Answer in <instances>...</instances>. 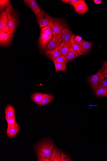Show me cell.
<instances>
[{
	"instance_id": "6da1fadb",
	"label": "cell",
	"mask_w": 107,
	"mask_h": 161,
	"mask_svg": "<svg viewBox=\"0 0 107 161\" xmlns=\"http://www.w3.org/2000/svg\"><path fill=\"white\" fill-rule=\"evenodd\" d=\"M55 146V145L51 141L43 142L37 145L36 148L37 154L50 159L53 150Z\"/></svg>"
},
{
	"instance_id": "7a4b0ae2",
	"label": "cell",
	"mask_w": 107,
	"mask_h": 161,
	"mask_svg": "<svg viewBox=\"0 0 107 161\" xmlns=\"http://www.w3.org/2000/svg\"><path fill=\"white\" fill-rule=\"evenodd\" d=\"M51 28L53 32V37L55 38L61 34L62 31L67 27L66 24L63 20L52 18L49 25Z\"/></svg>"
},
{
	"instance_id": "3957f363",
	"label": "cell",
	"mask_w": 107,
	"mask_h": 161,
	"mask_svg": "<svg viewBox=\"0 0 107 161\" xmlns=\"http://www.w3.org/2000/svg\"><path fill=\"white\" fill-rule=\"evenodd\" d=\"M8 15V26L9 33L13 35L15 32L17 25V17L11 5L6 9Z\"/></svg>"
},
{
	"instance_id": "277c9868",
	"label": "cell",
	"mask_w": 107,
	"mask_h": 161,
	"mask_svg": "<svg viewBox=\"0 0 107 161\" xmlns=\"http://www.w3.org/2000/svg\"><path fill=\"white\" fill-rule=\"evenodd\" d=\"M104 78L101 70L99 69L97 73L90 76L89 77L88 80L92 89H94L96 87L100 85L101 82Z\"/></svg>"
},
{
	"instance_id": "5b68a950",
	"label": "cell",
	"mask_w": 107,
	"mask_h": 161,
	"mask_svg": "<svg viewBox=\"0 0 107 161\" xmlns=\"http://www.w3.org/2000/svg\"><path fill=\"white\" fill-rule=\"evenodd\" d=\"M8 15L6 9L2 10L0 15V32H9Z\"/></svg>"
},
{
	"instance_id": "8992f818",
	"label": "cell",
	"mask_w": 107,
	"mask_h": 161,
	"mask_svg": "<svg viewBox=\"0 0 107 161\" xmlns=\"http://www.w3.org/2000/svg\"><path fill=\"white\" fill-rule=\"evenodd\" d=\"M53 38V36L41 31L39 44L41 50L43 51L48 44Z\"/></svg>"
},
{
	"instance_id": "52a82bcc",
	"label": "cell",
	"mask_w": 107,
	"mask_h": 161,
	"mask_svg": "<svg viewBox=\"0 0 107 161\" xmlns=\"http://www.w3.org/2000/svg\"><path fill=\"white\" fill-rule=\"evenodd\" d=\"M73 6L76 12L79 14H84L89 10L87 4L84 0H78Z\"/></svg>"
},
{
	"instance_id": "ba28073f",
	"label": "cell",
	"mask_w": 107,
	"mask_h": 161,
	"mask_svg": "<svg viewBox=\"0 0 107 161\" xmlns=\"http://www.w3.org/2000/svg\"><path fill=\"white\" fill-rule=\"evenodd\" d=\"M37 18L40 27L41 28L49 25L51 17L41 10V13L37 15Z\"/></svg>"
},
{
	"instance_id": "9c48e42d",
	"label": "cell",
	"mask_w": 107,
	"mask_h": 161,
	"mask_svg": "<svg viewBox=\"0 0 107 161\" xmlns=\"http://www.w3.org/2000/svg\"><path fill=\"white\" fill-rule=\"evenodd\" d=\"M61 34L53 38L45 48V51H51L54 50L58 48L62 42Z\"/></svg>"
},
{
	"instance_id": "30bf717a",
	"label": "cell",
	"mask_w": 107,
	"mask_h": 161,
	"mask_svg": "<svg viewBox=\"0 0 107 161\" xmlns=\"http://www.w3.org/2000/svg\"><path fill=\"white\" fill-rule=\"evenodd\" d=\"M25 4L33 12L36 16L39 14L41 10L35 0H24Z\"/></svg>"
},
{
	"instance_id": "8fae6325",
	"label": "cell",
	"mask_w": 107,
	"mask_h": 161,
	"mask_svg": "<svg viewBox=\"0 0 107 161\" xmlns=\"http://www.w3.org/2000/svg\"><path fill=\"white\" fill-rule=\"evenodd\" d=\"M13 38L9 32H0V44L2 46L8 45Z\"/></svg>"
},
{
	"instance_id": "7c38bea8",
	"label": "cell",
	"mask_w": 107,
	"mask_h": 161,
	"mask_svg": "<svg viewBox=\"0 0 107 161\" xmlns=\"http://www.w3.org/2000/svg\"><path fill=\"white\" fill-rule=\"evenodd\" d=\"M71 47H72L71 40L68 42L62 41L59 46L60 51V56H63L66 58L68 51Z\"/></svg>"
},
{
	"instance_id": "4fadbf2b",
	"label": "cell",
	"mask_w": 107,
	"mask_h": 161,
	"mask_svg": "<svg viewBox=\"0 0 107 161\" xmlns=\"http://www.w3.org/2000/svg\"><path fill=\"white\" fill-rule=\"evenodd\" d=\"M79 49L82 55H85L88 52L91 48L92 43L83 40L79 44Z\"/></svg>"
},
{
	"instance_id": "5bb4252c",
	"label": "cell",
	"mask_w": 107,
	"mask_h": 161,
	"mask_svg": "<svg viewBox=\"0 0 107 161\" xmlns=\"http://www.w3.org/2000/svg\"><path fill=\"white\" fill-rule=\"evenodd\" d=\"M94 90L95 95L97 97H107V87L99 85L95 88Z\"/></svg>"
},
{
	"instance_id": "9a60e30c",
	"label": "cell",
	"mask_w": 107,
	"mask_h": 161,
	"mask_svg": "<svg viewBox=\"0 0 107 161\" xmlns=\"http://www.w3.org/2000/svg\"><path fill=\"white\" fill-rule=\"evenodd\" d=\"M61 34L62 41L64 42H68L73 35L68 27L63 30Z\"/></svg>"
},
{
	"instance_id": "2e32d148",
	"label": "cell",
	"mask_w": 107,
	"mask_h": 161,
	"mask_svg": "<svg viewBox=\"0 0 107 161\" xmlns=\"http://www.w3.org/2000/svg\"><path fill=\"white\" fill-rule=\"evenodd\" d=\"M45 54L48 58L52 61L60 56V51L59 47L54 50L51 51H45Z\"/></svg>"
},
{
	"instance_id": "e0dca14e",
	"label": "cell",
	"mask_w": 107,
	"mask_h": 161,
	"mask_svg": "<svg viewBox=\"0 0 107 161\" xmlns=\"http://www.w3.org/2000/svg\"><path fill=\"white\" fill-rule=\"evenodd\" d=\"M61 152L60 150L57 147H55L53 150L51 155V161H61Z\"/></svg>"
},
{
	"instance_id": "ac0fdd59",
	"label": "cell",
	"mask_w": 107,
	"mask_h": 161,
	"mask_svg": "<svg viewBox=\"0 0 107 161\" xmlns=\"http://www.w3.org/2000/svg\"><path fill=\"white\" fill-rule=\"evenodd\" d=\"M80 55L77 51L74 50L72 47L70 48L66 58L68 60L73 61Z\"/></svg>"
},
{
	"instance_id": "d6986e66",
	"label": "cell",
	"mask_w": 107,
	"mask_h": 161,
	"mask_svg": "<svg viewBox=\"0 0 107 161\" xmlns=\"http://www.w3.org/2000/svg\"><path fill=\"white\" fill-rule=\"evenodd\" d=\"M20 127L17 123L16 126L14 128H11L8 126L7 134L8 137L12 138L16 136L18 132Z\"/></svg>"
},
{
	"instance_id": "ffe728a7",
	"label": "cell",
	"mask_w": 107,
	"mask_h": 161,
	"mask_svg": "<svg viewBox=\"0 0 107 161\" xmlns=\"http://www.w3.org/2000/svg\"><path fill=\"white\" fill-rule=\"evenodd\" d=\"M46 94L44 93L37 92L34 93L31 96V100L36 104L41 102L46 97Z\"/></svg>"
},
{
	"instance_id": "44dd1931",
	"label": "cell",
	"mask_w": 107,
	"mask_h": 161,
	"mask_svg": "<svg viewBox=\"0 0 107 161\" xmlns=\"http://www.w3.org/2000/svg\"><path fill=\"white\" fill-rule=\"evenodd\" d=\"M5 116L8 118H10L15 116V109L13 106L10 105L7 106L5 108Z\"/></svg>"
},
{
	"instance_id": "7402d4cb",
	"label": "cell",
	"mask_w": 107,
	"mask_h": 161,
	"mask_svg": "<svg viewBox=\"0 0 107 161\" xmlns=\"http://www.w3.org/2000/svg\"><path fill=\"white\" fill-rule=\"evenodd\" d=\"M54 97L50 94H46V97L41 102L37 103V104L41 106H44L51 102L53 100Z\"/></svg>"
},
{
	"instance_id": "603a6c76",
	"label": "cell",
	"mask_w": 107,
	"mask_h": 161,
	"mask_svg": "<svg viewBox=\"0 0 107 161\" xmlns=\"http://www.w3.org/2000/svg\"><path fill=\"white\" fill-rule=\"evenodd\" d=\"M54 64L56 69V73L59 71L66 72V64L57 63L55 61H53Z\"/></svg>"
},
{
	"instance_id": "cb8c5ba5",
	"label": "cell",
	"mask_w": 107,
	"mask_h": 161,
	"mask_svg": "<svg viewBox=\"0 0 107 161\" xmlns=\"http://www.w3.org/2000/svg\"><path fill=\"white\" fill-rule=\"evenodd\" d=\"M76 35L73 34L71 39V41L72 44V46L73 48L76 51L78 52L79 54L80 55H82L81 52L80 51L79 49V44L75 42L74 41V38L75 37Z\"/></svg>"
},
{
	"instance_id": "d4e9b609",
	"label": "cell",
	"mask_w": 107,
	"mask_h": 161,
	"mask_svg": "<svg viewBox=\"0 0 107 161\" xmlns=\"http://www.w3.org/2000/svg\"><path fill=\"white\" fill-rule=\"evenodd\" d=\"M6 118L8 126L11 128H14L17 125V123L16 122L15 116L10 118H8L6 117Z\"/></svg>"
},
{
	"instance_id": "484cf974",
	"label": "cell",
	"mask_w": 107,
	"mask_h": 161,
	"mask_svg": "<svg viewBox=\"0 0 107 161\" xmlns=\"http://www.w3.org/2000/svg\"><path fill=\"white\" fill-rule=\"evenodd\" d=\"M10 1L9 0H1L0 1V7L1 9H3L5 8H7L11 5Z\"/></svg>"
},
{
	"instance_id": "4316f807",
	"label": "cell",
	"mask_w": 107,
	"mask_h": 161,
	"mask_svg": "<svg viewBox=\"0 0 107 161\" xmlns=\"http://www.w3.org/2000/svg\"><path fill=\"white\" fill-rule=\"evenodd\" d=\"M53 61L66 64L69 62V61L65 57L62 56L58 57V58L53 60Z\"/></svg>"
},
{
	"instance_id": "83f0119b",
	"label": "cell",
	"mask_w": 107,
	"mask_h": 161,
	"mask_svg": "<svg viewBox=\"0 0 107 161\" xmlns=\"http://www.w3.org/2000/svg\"><path fill=\"white\" fill-rule=\"evenodd\" d=\"M41 31L44 32L46 34L53 36L52 30L49 25L47 26L42 28L41 29Z\"/></svg>"
},
{
	"instance_id": "f1b7e54d",
	"label": "cell",
	"mask_w": 107,
	"mask_h": 161,
	"mask_svg": "<svg viewBox=\"0 0 107 161\" xmlns=\"http://www.w3.org/2000/svg\"><path fill=\"white\" fill-rule=\"evenodd\" d=\"M61 161H71V159L69 158L66 154L63 152H61Z\"/></svg>"
},
{
	"instance_id": "f546056e",
	"label": "cell",
	"mask_w": 107,
	"mask_h": 161,
	"mask_svg": "<svg viewBox=\"0 0 107 161\" xmlns=\"http://www.w3.org/2000/svg\"><path fill=\"white\" fill-rule=\"evenodd\" d=\"M78 1V0H62L61 1L68 4L73 5V6L75 3L77 2Z\"/></svg>"
},
{
	"instance_id": "4dcf8cb0",
	"label": "cell",
	"mask_w": 107,
	"mask_h": 161,
	"mask_svg": "<svg viewBox=\"0 0 107 161\" xmlns=\"http://www.w3.org/2000/svg\"><path fill=\"white\" fill-rule=\"evenodd\" d=\"M83 40V39L79 35L76 36L74 38V41H75V42L79 44Z\"/></svg>"
},
{
	"instance_id": "1f68e13d",
	"label": "cell",
	"mask_w": 107,
	"mask_h": 161,
	"mask_svg": "<svg viewBox=\"0 0 107 161\" xmlns=\"http://www.w3.org/2000/svg\"><path fill=\"white\" fill-rule=\"evenodd\" d=\"M101 71L102 74L104 77L107 79V70L104 66H103Z\"/></svg>"
},
{
	"instance_id": "d6a6232c",
	"label": "cell",
	"mask_w": 107,
	"mask_h": 161,
	"mask_svg": "<svg viewBox=\"0 0 107 161\" xmlns=\"http://www.w3.org/2000/svg\"><path fill=\"white\" fill-rule=\"evenodd\" d=\"M38 161H50V159H47L44 157H43L41 156L38 155Z\"/></svg>"
},
{
	"instance_id": "836d02e7",
	"label": "cell",
	"mask_w": 107,
	"mask_h": 161,
	"mask_svg": "<svg viewBox=\"0 0 107 161\" xmlns=\"http://www.w3.org/2000/svg\"><path fill=\"white\" fill-rule=\"evenodd\" d=\"M100 85L107 87V79L105 78L104 79H103L100 83Z\"/></svg>"
},
{
	"instance_id": "e575fe53",
	"label": "cell",
	"mask_w": 107,
	"mask_h": 161,
	"mask_svg": "<svg viewBox=\"0 0 107 161\" xmlns=\"http://www.w3.org/2000/svg\"><path fill=\"white\" fill-rule=\"evenodd\" d=\"M93 1L96 4H100L102 2V0H94Z\"/></svg>"
},
{
	"instance_id": "d590c367",
	"label": "cell",
	"mask_w": 107,
	"mask_h": 161,
	"mask_svg": "<svg viewBox=\"0 0 107 161\" xmlns=\"http://www.w3.org/2000/svg\"><path fill=\"white\" fill-rule=\"evenodd\" d=\"M103 65L104 66L107 70V61H105L104 62Z\"/></svg>"
}]
</instances>
